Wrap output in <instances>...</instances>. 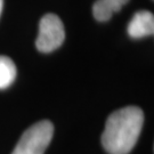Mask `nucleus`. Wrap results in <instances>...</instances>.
Wrapping results in <instances>:
<instances>
[{"label":"nucleus","mask_w":154,"mask_h":154,"mask_svg":"<svg viewBox=\"0 0 154 154\" xmlns=\"http://www.w3.org/2000/svg\"><path fill=\"white\" fill-rule=\"evenodd\" d=\"M144 113L137 106H126L111 113L102 135V145L110 154H128L137 143Z\"/></svg>","instance_id":"nucleus-1"},{"label":"nucleus","mask_w":154,"mask_h":154,"mask_svg":"<svg viewBox=\"0 0 154 154\" xmlns=\"http://www.w3.org/2000/svg\"><path fill=\"white\" fill-rule=\"evenodd\" d=\"M54 135V126L48 120L39 121L26 129L11 154H44Z\"/></svg>","instance_id":"nucleus-2"},{"label":"nucleus","mask_w":154,"mask_h":154,"mask_svg":"<svg viewBox=\"0 0 154 154\" xmlns=\"http://www.w3.org/2000/svg\"><path fill=\"white\" fill-rule=\"evenodd\" d=\"M65 40V29L61 18L55 14H46L39 23L38 38L35 40L37 49L41 53H51Z\"/></svg>","instance_id":"nucleus-3"},{"label":"nucleus","mask_w":154,"mask_h":154,"mask_svg":"<svg viewBox=\"0 0 154 154\" xmlns=\"http://www.w3.org/2000/svg\"><path fill=\"white\" fill-rule=\"evenodd\" d=\"M154 33V16L151 11H137L128 24V34L135 39L152 35Z\"/></svg>","instance_id":"nucleus-4"},{"label":"nucleus","mask_w":154,"mask_h":154,"mask_svg":"<svg viewBox=\"0 0 154 154\" xmlns=\"http://www.w3.org/2000/svg\"><path fill=\"white\" fill-rule=\"evenodd\" d=\"M129 0H97L93 5V15L99 22L109 21Z\"/></svg>","instance_id":"nucleus-5"},{"label":"nucleus","mask_w":154,"mask_h":154,"mask_svg":"<svg viewBox=\"0 0 154 154\" xmlns=\"http://www.w3.org/2000/svg\"><path fill=\"white\" fill-rule=\"evenodd\" d=\"M16 78V66L7 56H0V89L8 88Z\"/></svg>","instance_id":"nucleus-6"},{"label":"nucleus","mask_w":154,"mask_h":154,"mask_svg":"<svg viewBox=\"0 0 154 154\" xmlns=\"http://www.w3.org/2000/svg\"><path fill=\"white\" fill-rule=\"evenodd\" d=\"M2 7H4V0H0V15H1V11H2Z\"/></svg>","instance_id":"nucleus-7"}]
</instances>
